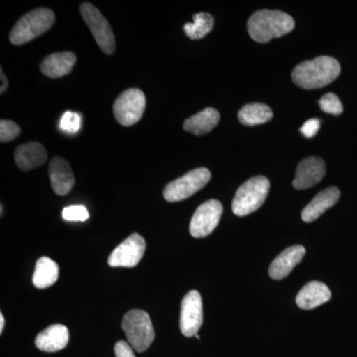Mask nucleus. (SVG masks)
I'll return each instance as SVG.
<instances>
[{
	"label": "nucleus",
	"mask_w": 357,
	"mask_h": 357,
	"mask_svg": "<svg viewBox=\"0 0 357 357\" xmlns=\"http://www.w3.org/2000/svg\"><path fill=\"white\" fill-rule=\"evenodd\" d=\"M340 74V65L337 59L321 56L296 66L292 79L299 88L321 89L333 83Z\"/></svg>",
	"instance_id": "nucleus-1"
},
{
	"label": "nucleus",
	"mask_w": 357,
	"mask_h": 357,
	"mask_svg": "<svg viewBox=\"0 0 357 357\" xmlns=\"http://www.w3.org/2000/svg\"><path fill=\"white\" fill-rule=\"evenodd\" d=\"M295 27V21L289 14L278 10L256 11L248 22L251 38L258 43H267L290 33Z\"/></svg>",
	"instance_id": "nucleus-2"
},
{
	"label": "nucleus",
	"mask_w": 357,
	"mask_h": 357,
	"mask_svg": "<svg viewBox=\"0 0 357 357\" xmlns=\"http://www.w3.org/2000/svg\"><path fill=\"white\" fill-rule=\"evenodd\" d=\"M55 22V14L49 8H36L23 15L9 35L11 43L20 46L48 31Z\"/></svg>",
	"instance_id": "nucleus-3"
},
{
	"label": "nucleus",
	"mask_w": 357,
	"mask_h": 357,
	"mask_svg": "<svg viewBox=\"0 0 357 357\" xmlns=\"http://www.w3.org/2000/svg\"><path fill=\"white\" fill-rule=\"evenodd\" d=\"M270 182L264 176L249 178L237 190L232 211L237 217H245L257 211L264 204L269 192Z\"/></svg>",
	"instance_id": "nucleus-4"
},
{
	"label": "nucleus",
	"mask_w": 357,
	"mask_h": 357,
	"mask_svg": "<svg viewBox=\"0 0 357 357\" xmlns=\"http://www.w3.org/2000/svg\"><path fill=\"white\" fill-rule=\"evenodd\" d=\"M121 326L128 337V344L136 351H146L154 342L155 331L151 319L142 310H131L126 312Z\"/></svg>",
	"instance_id": "nucleus-5"
},
{
	"label": "nucleus",
	"mask_w": 357,
	"mask_h": 357,
	"mask_svg": "<svg viewBox=\"0 0 357 357\" xmlns=\"http://www.w3.org/2000/svg\"><path fill=\"white\" fill-rule=\"evenodd\" d=\"M211 172L206 168H198L190 171L183 177L169 183L164 190V198L167 202L176 203L190 198L210 182Z\"/></svg>",
	"instance_id": "nucleus-6"
},
{
	"label": "nucleus",
	"mask_w": 357,
	"mask_h": 357,
	"mask_svg": "<svg viewBox=\"0 0 357 357\" xmlns=\"http://www.w3.org/2000/svg\"><path fill=\"white\" fill-rule=\"evenodd\" d=\"M82 17L103 53L112 55L115 50V36L112 26L95 6L84 2L79 7Z\"/></svg>",
	"instance_id": "nucleus-7"
},
{
	"label": "nucleus",
	"mask_w": 357,
	"mask_h": 357,
	"mask_svg": "<svg viewBox=\"0 0 357 357\" xmlns=\"http://www.w3.org/2000/svg\"><path fill=\"white\" fill-rule=\"evenodd\" d=\"M146 98L139 89H128L115 100L114 114L121 126H131L137 123L144 114Z\"/></svg>",
	"instance_id": "nucleus-8"
},
{
	"label": "nucleus",
	"mask_w": 357,
	"mask_h": 357,
	"mask_svg": "<svg viewBox=\"0 0 357 357\" xmlns=\"http://www.w3.org/2000/svg\"><path fill=\"white\" fill-rule=\"evenodd\" d=\"M222 204L217 199H210L195 211L191 223L190 232L195 238H203L210 236L220 223L222 215Z\"/></svg>",
	"instance_id": "nucleus-9"
},
{
	"label": "nucleus",
	"mask_w": 357,
	"mask_h": 357,
	"mask_svg": "<svg viewBox=\"0 0 357 357\" xmlns=\"http://www.w3.org/2000/svg\"><path fill=\"white\" fill-rule=\"evenodd\" d=\"M203 302L198 291H190L181 304L180 328L187 337H196L203 325Z\"/></svg>",
	"instance_id": "nucleus-10"
},
{
	"label": "nucleus",
	"mask_w": 357,
	"mask_h": 357,
	"mask_svg": "<svg viewBox=\"0 0 357 357\" xmlns=\"http://www.w3.org/2000/svg\"><path fill=\"white\" fill-rule=\"evenodd\" d=\"M145 250V239L138 234H133L112 251L107 262L110 267H135L142 259Z\"/></svg>",
	"instance_id": "nucleus-11"
},
{
	"label": "nucleus",
	"mask_w": 357,
	"mask_h": 357,
	"mask_svg": "<svg viewBox=\"0 0 357 357\" xmlns=\"http://www.w3.org/2000/svg\"><path fill=\"white\" fill-rule=\"evenodd\" d=\"M326 175L325 162L319 157H309L301 161L296 170L293 187L306 190L319 184Z\"/></svg>",
	"instance_id": "nucleus-12"
},
{
	"label": "nucleus",
	"mask_w": 357,
	"mask_h": 357,
	"mask_svg": "<svg viewBox=\"0 0 357 357\" xmlns=\"http://www.w3.org/2000/svg\"><path fill=\"white\" fill-rule=\"evenodd\" d=\"M306 255V249L302 245L291 246L275 258L269 267V276L274 280L286 278L294 268L297 266Z\"/></svg>",
	"instance_id": "nucleus-13"
},
{
	"label": "nucleus",
	"mask_w": 357,
	"mask_h": 357,
	"mask_svg": "<svg viewBox=\"0 0 357 357\" xmlns=\"http://www.w3.org/2000/svg\"><path fill=\"white\" fill-rule=\"evenodd\" d=\"M49 176L54 192L59 196H65L72 191L75 177L69 162L62 157H54L49 165Z\"/></svg>",
	"instance_id": "nucleus-14"
},
{
	"label": "nucleus",
	"mask_w": 357,
	"mask_h": 357,
	"mask_svg": "<svg viewBox=\"0 0 357 357\" xmlns=\"http://www.w3.org/2000/svg\"><path fill=\"white\" fill-rule=\"evenodd\" d=\"M77 63V56L73 52H58L44 59L40 70L45 76L59 79L69 75Z\"/></svg>",
	"instance_id": "nucleus-15"
},
{
	"label": "nucleus",
	"mask_w": 357,
	"mask_h": 357,
	"mask_svg": "<svg viewBox=\"0 0 357 357\" xmlns=\"http://www.w3.org/2000/svg\"><path fill=\"white\" fill-rule=\"evenodd\" d=\"M69 330L67 326L56 324L42 331L35 340V344L40 351L57 352L62 351L69 344Z\"/></svg>",
	"instance_id": "nucleus-16"
},
{
	"label": "nucleus",
	"mask_w": 357,
	"mask_h": 357,
	"mask_svg": "<svg viewBox=\"0 0 357 357\" xmlns=\"http://www.w3.org/2000/svg\"><path fill=\"white\" fill-rule=\"evenodd\" d=\"M46 148L38 142H28L20 145L14 152L16 165L22 171H30L43 165L46 162Z\"/></svg>",
	"instance_id": "nucleus-17"
},
{
	"label": "nucleus",
	"mask_w": 357,
	"mask_h": 357,
	"mask_svg": "<svg viewBox=\"0 0 357 357\" xmlns=\"http://www.w3.org/2000/svg\"><path fill=\"white\" fill-rule=\"evenodd\" d=\"M340 192L337 187H330L319 192L311 203L302 211L301 218L305 222H312L321 217L326 211L332 208L340 199Z\"/></svg>",
	"instance_id": "nucleus-18"
},
{
	"label": "nucleus",
	"mask_w": 357,
	"mask_h": 357,
	"mask_svg": "<svg viewBox=\"0 0 357 357\" xmlns=\"http://www.w3.org/2000/svg\"><path fill=\"white\" fill-rule=\"evenodd\" d=\"M332 293L326 284L319 281H312L302 288L296 298L298 307L303 310L316 309L328 302Z\"/></svg>",
	"instance_id": "nucleus-19"
},
{
	"label": "nucleus",
	"mask_w": 357,
	"mask_h": 357,
	"mask_svg": "<svg viewBox=\"0 0 357 357\" xmlns=\"http://www.w3.org/2000/svg\"><path fill=\"white\" fill-rule=\"evenodd\" d=\"M220 119V112L213 107H208L188 119L184 122V129L195 135H204L218 126Z\"/></svg>",
	"instance_id": "nucleus-20"
},
{
	"label": "nucleus",
	"mask_w": 357,
	"mask_h": 357,
	"mask_svg": "<svg viewBox=\"0 0 357 357\" xmlns=\"http://www.w3.org/2000/svg\"><path fill=\"white\" fill-rule=\"evenodd\" d=\"M59 278V266L51 258L41 257L35 266L33 284L38 289L51 287Z\"/></svg>",
	"instance_id": "nucleus-21"
},
{
	"label": "nucleus",
	"mask_w": 357,
	"mask_h": 357,
	"mask_svg": "<svg viewBox=\"0 0 357 357\" xmlns=\"http://www.w3.org/2000/svg\"><path fill=\"white\" fill-rule=\"evenodd\" d=\"M273 117V112L264 103L255 102L244 105L239 110L238 119L243 126H255L266 123Z\"/></svg>",
	"instance_id": "nucleus-22"
},
{
	"label": "nucleus",
	"mask_w": 357,
	"mask_h": 357,
	"mask_svg": "<svg viewBox=\"0 0 357 357\" xmlns=\"http://www.w3.org/2000/svg\"><path fill=\"white\" fill-rule=\"evenodd\" d=\"M194 22L187 23L184 30L187 36L192 40L204 38L213 30L215 20L210 13H199L192 16Z\"/></svg>",
	"instance_id": "nucleus-23"
},
{
	"label": "nucleus",
	"mask_w": 357,
	"mask_h": 357,
	"mask_svg": "<svg viewBox=\"0 0 357 357\" xmlns=\"http://www.w3.org/2000/svg\"><path fill=\"white\" fill-rule=\"evenodd\" d=\"M81 126L82 116L77 112H66L59 122V128L67 133H77Z\"/></svg>",
	"instance_id": "nucleus-24"
},
{
	"label": "nucleus",
	"mask_w": 357,
	"mask_h": 357,
	"mask_svg": "<svg viewBox=\"0 0 357 357\" xmlns=\"http://www.w3.org/2000/svg\"><path fill=\"white\" fill-rule=\"evenodd\" d=\"M319 107L326 114L340 115L344 112V107L340 98L335 93H326L319 100Z\"/></svg>",
	"instance_id": "nucleus-25"
},
{
	"label": "nucleus",
	"mask_w": 357,
	"mask_h": 357,
	"mask_svg": "<svg viewBox=\"0 0 357 357\" xmlns=\"http://www.w3.org/2000/svg\"><path fill=\"white\" fill-rule=\"evenodd\" d=\"M63 218L68 222H86L89 215L86 206L77 204L65 208L62 213Z\"/></svg>",
	"instance_id": "nucleus-26"
},
{
	"label": "nucleus",
	"mask_w": 357,
	"mask_h": 357,
	"mask_svg": "<svg viewBox=\"0 0 357 357\" xmlns=\"http://www.w3.org/2000/svg\"><path fill=\"white\" fill-rule=\"evenodd\" d=\"M20 128L14 121L1 119L0 121V141L2 143L9 142L18 137L20 134Z\"/></svg>",
	"instance_id": "nucleus-27"
},
{
	"label": "nucleus",
	"mask_w": 357,
	"mask_h": 357,
	"mask_svg": "<svg viewBox=\"0 0 357 357\" xmlns=\"http://www.w3.org/2000/svg\"><path fill=\"white\" fill-rule=\"evenodd\" d=\"M321 128V121L318 119H309L303 124L302 128H300L301 133L306 138H312Z\"/></svg>",
	"instance_id": "nucleus-28"
},
{
	"label": "nucleus",
	"mask_w": 357,
	"mask_h": 357,
	"mask_svg": "<svg viewBox=\"0 0 357 357\" xmlns=\"http://www.w3.org/2000/svg\"><path fill=\"white\" fill-rule=\"evenodd\" d=\"M114 352L116 357H135L131 345L123 340L115 344Z\"/></svg>",
	"instance_id": "nucleus-29"
},
{
	"label": "nucleus",
	"mask_w": 357,
	"mask_h": 357,
	"mask_svg": "<svg viewBox=\"0 0 357 357\" xmlns=\"http://www.w3.org/2000/svg\"><path fill=\"white\" fill-rule=\"evenodd\" d=\"M0 77H1V88H0V93H3L6 91L7 86H8V79L6 75H4L3 70H0Z\"/></svg>",
	"instance_id": "nucleus-30"
},
{
	"label": "nucleus",
	"mask_w": 357,
	"mask_h": 357,
	"mask_svg": "<svg viewBox=\"0 0 357 357\" xmlns=\"http://www.w3.org/2000/svg\"><path fill=\"white\" fill-rule=\"evenodd\" d=\"M4 325H6V319H4L2 312H0V333L3 332Z\"/></svg>",
	"instance_id": "nucleus-31"
},
{
	"label": "nucleus",
	"mask_w": 357,
	"mask_h": 357,
	"mask_svg": "<svg viewBox=\"0 0 357 357\" xmlns=\"http://www.w3.org/2000/svg\"><path fill=\"white\" fill-rule=\"evenodd\" d=\"M3 215V206L1 204V215Z\"/></svg>",
	"instance_id": "nucleus-32"
}]
</instances>
